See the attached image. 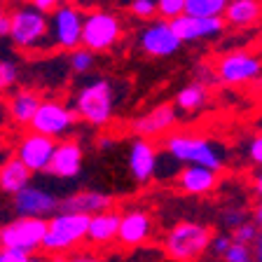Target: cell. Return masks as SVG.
Wrapping results in <instances>:
<instances>
[{"mask_svg":"<svg viewBox=\"0 0 262 262\" xmlns=\"http://www.w3.org/2000/svg\"><path fill=\"white\" fill-rule=\"evenodd\" d=\"M16 80H19V68H16V63L0 59V94L14 87Z\"/></svg>","mask_w":262,"mask_h":262,"instance_id":"f546056e","label":"cell"},{"mask_svg":"<svg viewBox=\"0 0 262 262\" xmlns=\"http://www.w3.org/2000/svg\"><path fill=\"white\" fill-rule=\"evenodd\" d=\"M185 14V0H157V16L162 21H176Z\"/></svg>","mask_w":262,"mask_h":262,"instance_id":"83f0119b","label":"cell"},{"mask_svg":"<svg viewBox=\"0 0 262 262\" xmlns=\"http://www.w3.org/2000/svg\"><path fill=\"white\" fill-rule=\"evenodd\" d=\"M33 7H38L40 12H45V14H52V12L56 10V7H61L66 3V0H28Z\"/></svg>","mask_w":262,"mask_h":262,"instance_id":"74e56055","label":"cell"},{"mask_svg":"<svg viewBox=\"0 0 262 262\" xmlns=\"http://www.w3.org/2000/svg\"><path fill=\"white\" fill-rule=\"evenodd\" d=\"M257 234H260V225L253 223V220H246L244 225H239V227L232 232V241H236V244H244V246H251L257 241Z\"/></svg>","mask_w":262,"mask_h":262,"instance_id":"f1b7e54d","label":"cell"},{"mask_svg":"<svg viewBox=\"0 0 262 262\" xmlns=\"http://www.w3.org/2000/svg\"><path fill=\"white\" fill-rule=\"evenodd\" d=\"M40 103H42V98H40L38 92H33V89H16L12 92V96L7 98V117L16 124H28L31 126L33 117L38 113Z\"/></svg>","mask_w":262,"mask_h":262,"instance_id":"603a6c76","label":"cell"},{"mask_svg":"<svg viewBox=\"0 0 262 262\" xmlns=\"http://www.w3.org/2000/svg\"><path fill=\"white\" fill-rule=\"evenodd\" d=\"M164 150L180 164L187 166H206L211 171L225 169V157L220 152V145L206 136L196 134H169L164 138Z\"/></svg>","mask_w":262,"mask_h":262,"instance_id":"7a4b0ae2","label":"cell"},{"mask_svg":"<svg viewBox=\"0 0 262 262\" xmlns=\"http://www.w3.org/2000/svg\"><path fill=\"white\" fill-rule=\"evenodd\" d=\"M28 253L14 251V248H0V262H28Z\"/></svg>","mask_w":262,"mask_h":262,"instance_id":"8d00e7d4","label":"cell"},{"mask_svg":"<svg viewBox=\"0 0 262 262\" xmlns=\"http://www.w3.org/2000/svg\"><path fill=\"white\" fill-rule=\"evenodd\" d=\"M255 54H257V56H260V61H262V42H260V45H257V52H255Z\"/></svg>","mask_w":262,"mask_h":262,"instance_id":"bcb514c9","label":"cell"},{"mask_svg":"<svg viewBox=\"0 0 262 262\" xmlns=\"http://www.w3.org/2000/svg\"><path fill=\"white\" fill-rule=\"evenodd\" d=\"M229 0H185L187 16H204V19H223Z\"/></svg>","mask_w":262,"mask_h":262,"instance_id":"484cf974","label":"cell"},{"mask_svg":"<svg viewBox=\"0 0 262 262\" xmlns=\"http://www.w3.org/2000/svg\"><path fill=\"white\" fill-rule=\"evenodd\" d=\"M180 38L176 35L173 26L169 21H152L147 24L141 33H138V47L143 49V54L152 56V59H166L173 56L180 49Z\"/></svg>","mask_w":262,"mask_h":262,"instance_id":"4fadbf2b","label":"cell"},{"mask_svg":"<svg viewBox=\"0 0 262 262\" xmlns=\"http://www.w3.org/2000/svg\"><path fill=\"white\" fill-rule=\"evenodd\" d=\"M129 10L136 19H152L157 14V0H131Z\"/></svg>","mask_w":262,"mask_h":262,"instance_id":"1f68e13d","label":"cell"},{"mask_svg":"<svg viewBox=\"0 0 262 262\" xmlns=\"http://www.w3.org/2000/svg\"><path fill=\"white\" fill-rule=\"evenodd\" d=\"M47 16L52 47L66 49V52H75V49L82 47V31H84L87 12H82L75 3H63Z\"/></svg>","mask_w":262,"mask_h":262,"instance_id":"52a82bcc","label":"cell"},{"mask_svg":"<svg viewBox=\"0 0 262 262\" xmlns=\"http://www.w3.org/2000/svg\"><path fill=\"white\" fill-rule=\"evenodd\" d=\"M229 246H232V236L229 234H215L213 241H211V253L213 255H218V257H223L225 253H227Z\"/></svg>","mask_w":262,"mask_h":262,"instance_id":"d590c367","label":"cell"},{"mask_svg":"<svg viewBox=\"0 0 262 262\" xmlns=\"http://www.w3.org/2000/svg\"><path fill=\"white\" fill-rule=\"evenodd\" d=\"M82 166H84V152H82V145L73 138H63L56 145L54 159L49 164L47 173L56 176V178H77L82 173Z\"/></svg>","mask_w":262,"mask_h":262,"instance_id":"ac0fdd59","label":"cell"},{"mask_svg":"<svg viewBox=\"0 0 262 262\" xmlns=\"http://www.w3.org/2000/svg\"><path fill=\"white\" fill-rule=\"evenodd\" d=\"M246 152H248V159H251L255 166H260V169H262V131H260V134H255V136L248 141Z\"/></svg>","mask_w":262,"mask_h":262,"instance_id":"e575fe53","label":"cell"},{"mask_svg":"<svg viewBox=\"0 0 262 262\" xmlns=\"http://www.w3.org/2000/svg\"><path fill=\"white\" fill-rule=\"evenodd\" d=\"M77 120H80L77 113L68 103H63L59 98H45L31 122V131L59 141L75 129Z\"/></svg>","mask_w":262,"mask_h":262,"instance_id":"9c48e42d","label":"cell"},{"mask_svg":"<svg viewBox=\"0 0 262 262\" xmlns=\"http://www.w3.org/2000/svg\"><path fill=\"white\" fill-rule=\"evenodd\" d=\"M213 232L208 225L194 223V220H183L176 223L166 232L164 239V253L173 262H199L211 251Z\"/></svg>","mask_w":262,"mask_h":262,"instance_id":"6da1fadb","label":"cell"},{"mask_svg":"<svg viewBox=\"0 0 262 262\" xmlns=\"http://www.w3.org/2000/svg\"><path fill=\"white\" fill-rule=\"evenodd\" d=\"M220 220H223V225H227L232 232H234L239 225H244L246 220H248V215H246V211L244 208H239V206H229V208H225L223 213H220Z\"/></svg>","mask_w":262,"mask_h":262,"instance_id":"d6a6232c","label":"cell"},{"mask_svg":"<svg viewBox=\"0 0 262 262\" xmlns=\"http://www.w3.org/2000/svg\"><path fill=\"white\" fill-rule=\"evenodd\" d=\"M253 223H257V225L262 227V196L257 199L255 208H253Z\"/></svg>","mask_w":262,"mask_h":262,"instance_id":"b9f144b4","label":"cell"},{"mask_svg":"<svg viewBox=\"0 0 262 262\" xmlns=\"http://www.w3.org/2000/svg\"><path fill=\"white\" fill-rule=\"evenodd\" d=\"M223 260L225 262H255V255H253L251 246H244V244L232 241V246L227 248V253L223 255Z\"/></svg>","mask_w":262,"mask_h":262,"instance_id":"4dcf8cb0","label":"cell"},{"mask_svg":"<svg viewBox=\"0 0 262 262\" xmlns=\"http://www.w3.org/2000/svg\"><path fill=\"white\" fill-rule=\"evenodd\" d=\"M28 262H49V260H47V257H42V255H38V253H35V255L28 257Z\"/></svg>","mask_w":262,"mask_h":262,"instance_id":"ee69618b","label":"cell"},{"mask_svg":"<svg viewBox=\"0 0 262 262\" xmlns=\"http://www.w3.org/2000/svg\"><path fill=\"white\" fill-rule=\"evenodd\" d=\"M208 101V84L204 82H190L176 94V108L185 110V113H194Z\"/></svg>","mask_w":262,"mask_h":262,"instance_id":"d4e9b609","label":"cell"},{"mask_svg":"<svg viewBox=\"0 0 262 262\" xmlns=\"http://www.w3.org/2000/svg\"><path fill=\"white\" fill-rule=\"evenodd\" d=\"M159 166V155L152 141L147 138H136L129 145V171L138 183L152 180Z\"/></svg>","mask_w":262,"mask_h":262,"instance_id":"e0dca14e","label":"cell"},{"mask_svg":"<svg viewBox=\"0 0 262 262\" xmlns=\"http://www.w3.org/2000/svg\"><path fill=\"white\" fill-rule=\"evenodd\" d=\"M178 120V108L176 103H159L155 108L145 110L143 115L131 120V131L136 134L138 138H147L152 141L157 136H164L171 126Z\"/></svg>","mask_w":262,"mask_h":262,"instance_id":"5bb4252c","label":"cell"},{"mask_svg":"<svg viewBox=\"0 0 262 262\" xmlns=\"http://www.w3.org/2000/svg\"><path fill=\"white\" fill-rule=\"evenodd\" d=\"M12 33V12L0 7V38H10Z\"/></svg>","mask_w":262,"mask_h":262,"instance_id":"f35d334b","label":"cell"},{"mask_svg":"<svg viewBox=\"0 0 262 262\" xmlns=\"http://www.w3.org/2000/svg\"><path fill=\"white\" fill-rule=\"evenodd\" d=\"M56 145H59V141H54V138H47L42 134L28 131V134L19 136V141H16L14 157L21 159L33 173H47L49 164L54 159Z\"/></svg>","mask_w":262,"mask_h":262,"instance_id":"7c38bea8","label":"cell"},{"mask_svg":"<svg viewBox=\"0 0 262 262\" xmlns=\"http://www.w3.org/2000/svg\"><path fill=\"white\" fill-rule=\"evenodd\" d=\"M89 220L92 218H87V215L59 211L54 218L47 220V234H45L42 251L49 253V255H68V253H73L82 241H87Z\"/></svg>","mask_w":262,"mask_h":262,"instance_id":"277c9868","label":"cell"},{"mask_svg":"<svg viewBox=\"0 0 262 262\" xmlns=\"http://www.w3.org/2000/svg\"><path fill=\"white\" fill-rule=\"evenodd\" d=\"M108 145H113V138H110V136H101V138H98V150H105Z\"/></svg>","mask_w":262,"mask_h":262,"instance_id":"7bdbcfd3","label":"cell"},{"mask_svg":"<svg viewBox=\"0 0 262 262\" xmlns=\"http://www.w3.org/2000/svg\"><path fill=\"white\" fill-rule=\"evenodd\" d=\"M215 80L229 84V87H239V84H248L262 77V61L257 54L248 52V49H234L227 52L215 61Z\"/></svg>","mask_w":262,"mask_h":262,"instance_id":"ba28073f","label":"cell"},{"mask_svg":"<svg viewBox=\"0 0 262 262\" xmlns=\"http://www.w3.org/2000/svg\"><path fill=\"white\" fill-rule=\"evenodd\" d=\"M225 26L248 28L262 21V0H229L223 14Z\"/></svg>","mask_w":262,"mask_h":262,"instance_id":"cb8c5ba5","label":"cell"},{"mask_svg":"<svg viewBox=\"0 0 262 262\" xmlns=\"http://www.w3.org/2000/svg\"><path fill=\"white\" fill-rule=\"evenodd\" d=\"M152 229H155V220L150 213L141 211V208H131V211L122 213L117 244L124 246V248H138V246L150 241Z\"/></svg>","mask_w":262,"mask_h":262,"instance_id":"9a60e30c","label":"cell"},{"mask_svg":"<svg viewBox=\"0 0 262 262\" xmlns=\"http://www.w3.org/2000/svg\"><path fill=\"white\" fill-rule=\"evenodd\" d=\"M253 255H255V262H262V227L260 234H257V241L253 244Z\"/></svg>","mask_w":262,"mask_h":262,"instance_id":"60d3db41","label":"cell"},{"mask_svg":"<svg viewBox=\"0 0 262 262\" xmlns=\"http://www.w3.org/2000/svg\"><path fill=\"white\" fill-rule=\"evenodd\" d=\"M71 3H73V0H71Z\"/></svg>","mask_w":262,"mask_h":262,"instance_id":"7dc6e473","label":"cell"},{"mask_svg":"<svg viewBox=\"0 0 262 262\" xmlns=\"http://www.w3.org/2000/svg\"><path fill=\"white\" fill-rule=\"evenodd\" d=\"M120 223H122V213L120 211H103L92 215L89 220V234L87 241L92 246H110L117 241L120 234Z\"/></svg>","mask_w":262,"mask_h":262,"instance_id":"44dd1931","label":"cell"},{"mask_svg":"<svg viewBox=\"0 0 262 262\" xmlns=\"http://www.w3.org/2000/svg\"><path fill=\"white\" fill-rule=\"evenodd\" d=\"M176 187L185 194H208L218 187V173L206 166H183L176 176Z\"/></svg>","mask_w":262,"mask_h":262,"instance_id":"ffe728a7","label":"cell"},{"mask_svg":"<svg viewBox=\"0 0 262 262\" xmlns=\"http://www.w3.org/2000/svg\"><path fill=\"white\" fill-rule=\"evenodd\" d=\"M12 211H14L16 218L49 220L61 211V199L56 194H52L49 190H45V187H38L31 183L19 194L12 196Z\"/></svg>","mask_w":262,"mask_h":262,"instance_id":"8fae6325","label":"cell"},{"mask_svg":"<svg viewBox=\"0 0 262 262\" xmlns=\"http://www.w3.org/2000/svg\"><path fill=\"white\" fill-rule=\"evenodd\" d=\"M68 63H71L73 73L84 75V73H89L94 66H96V54H94V52H89V49H84V47H80V49H75V52H71Z\"/></svg>","mask_w":262,"mask_h":262,"instance_id":"4316f807","label":"cell"},{"mask_svg":"<svg viewBox=\"0 0 262 262\" xmlns=\"http://www.w3.org/2000/svg\"><path fill=\"white\" fill-rule=\"evenodd\" d=\"M124 26L122 19L110 10H94L84 16V31H82V47L98 54L108 52L122 40Z\"/></svg>","mask_w":262,"mask_h":262,"instance_id":"8992f818","label":"cell"},{"mask_svg":"<svg viewBox=\"0 0 262 262\" xmlns=\"http://www.w3.org/2000/svg\"><path fill=\"white\" fill-rule=\"evenodd\" d=\"M3 147H5V136H3V131H0V152H3Z\"/></svg>","mask_w":262,"mask_h":262,"instance_id":"f6af8a7d","label":"cell"},{"mask_svg":"<svg viewBox=\"0 0 262 262\" xmlns=\"http://www.w3.org/2000/svg\"><path fill=\"white\" fill-rule=\"evenodd\" d=\"M47 234V220L38 218H14L0 227V248H14V251L35 255L45 244Z\"/></svg>","mask_w":262,"mask_h":262,"instance_id":"30bf717a","label":"cell"},{"mask_svg":"<svg viewBox=\"0 0 262 262\" xmlns=\"http://www.w3.org/2000/svg\"><path fill=\"white\" fill-rule=\"evenodd\" d=\"M113 208V196L98 190H80L61 199V211L63 213H77V215H96Z\"/></svg>","mask_w":262,"mask_h":262,"instance_id":"d6986e66","label":"cell"},{"mask_svg":"<svg viewBox=\"0 0 262 262\" xmlns=\"http://www.w3.org/2000/svg\"><path fill=\"white\" fill-rule=\"evenodd\" d=\"M176 35L180 38V42H202V40L218 38L225 31V21L220 16L215 19H204V16H187L183 14L180 19L171 21Z\"/></svg>","mask_w":262,"mask_h":262,"instance_id":"2e32d148","label":"cell"},{"mask_svg":"<svg viewBox=\"0 0 262 262\" xmlns=\"http://www.w3.org/2000/svg\"><path fill=\"white\" fill-rule=\"evenodd\" d=\"M33 171L28 169L21 159H16L14 155L7 157L5 162L0 164V192L7 196H14L31 185Z\"/></svg>","mask_w":262,"mask_h":262,"instance_id":"7402d4cb","label":"cell"},{"mask_svg":"<svg viewBox=\"0 0 262 262\" xmlns=\"http://www.w3.org/2000/svg\"><path fill=\"white\" fill-rule=\"evenodd\" d=\"M253 192L257 196H262V169H257L255 176H253Z\"/></svg>","mask_w":262,"mask_h":262,"instance_id":"ab89813d","label":"cell"},{"mask_svg":"<svg viewBox=\"0 0 262 262\" xmlns=\"http://www.w3.org/2000/svg\"><path fill=\"white\" fill-rule=\"evenodd\" d=\"M56 262H108V260L94 251H73L68 255H61Z\"/></svg>","mask_w":262,"mask_h":262,"instance_id":"836d02e7","label":"cell"},{"mask_svg":"<svg viewBox=\"0 0 262 262\" xmlns=\"http://www.w3.org/2000/svg\"><path fill=\"white\" fill-rule=\"evenodd\" d=\"M73 110L92 126L110 124L115 115V84L110 80H92L77 92Z\"/></svg>","mask_w":262,"mask_h":262,"instance_id":"5b68a950","label":"cell"},{"mask_svg":"<svg viewBox=\"0 0 262 262\" xmlns=\"http://www.w3.org/2000/svg\"><path fill=\"white\" fill-rule=\"evenodd\" d=\"M10 40L14 47L26 49V52H42L52 47L49 40V16L33 7L31 3L19 5L12 10V33Z\"/></svg>","mask_w":262,"mask_h":262,"instance_id":"3957f363","label":"cell"}]
</instances>
